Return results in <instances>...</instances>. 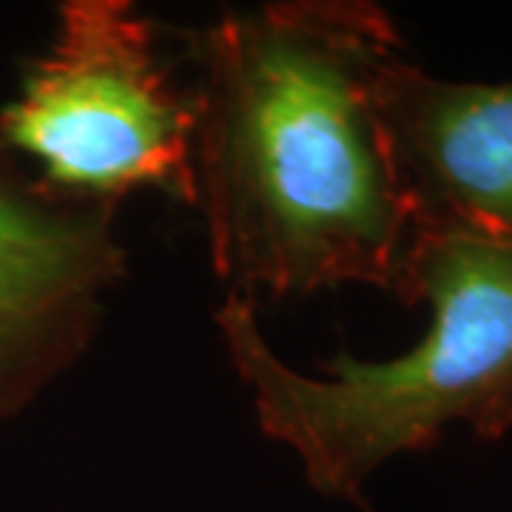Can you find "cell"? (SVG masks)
<instances>
[{"label": "cell", "mask_w": 512, "mask_h": 512, "mask_svg": "<svg viewBox=\"0 0 512 512\" xmlns=\"http://www.w3.org/2000/svg\"><path fill=\"white\" fill-rule=\"evenodd\" d=\"M111 214L49 191L0 151V419L86 348L100 296L123 276Z\"/></svg>", "instance_id": "cell-4"}, {"label": "cell", "mask_w": 512, "mask_h": 512, "mask_svg": "<svg viewBox=\"0 0 512 512\" xmlns=\"http://www.w3.org/2000/svg\"><path fill=\"white\" fill-rule=\"evenodd\" d=\"M396 296L430 305L424 339L390 362L342 353L325 365L328 379L299 376L276 356L248 296L231 293L217 311L262 433L302 458L322 495L362 504L387 458L433 447L453 424L490 441L512 430V239L421 225Z\"/></svg>", "instance_id": "cell-2"}, {"label": "cell", "mask_w": 512, "mask_h": 512, "mask_svg": "<svg viewBox=\"0 0 512 512\" xmlns=\"http://www.w3.org/2000/svg\"><path fill=\"white\" fill-rule=\"evenodd\" d=\"M194 89L177 86L157 32L128 0L60 3L55 46L0 109V151L37 163L60 197L117 208L137 188L197 205Z\"/></svg>", "instance_id": "cell-3"}, {"label": "cell", "mask_w": 512, "mask_h": 512, "mask_svg": "<svg viewBox=\"0 0 512 512\" xmlns=\"http://www.w3.org/2000/svg\"><path fill=\"white\" fill-rule=\"evenodd\" d=\"M376 109L416 228L512 239V80L450 83L399 52L376 77Z\"/></svg>", "instance_id": "cell-5"}, {"label": "cell", "mask_w": 512, "mask_h": 512, "mask_svg": "<svg viewBox=\"0 0 512 512\" xmlns=\"http://www.w3.org/2000/svg\"><path fill=\"white\" fill-rule=\"evenodd\" d=\"M197 205L237 296L399 293L416 234L376 109L402 35L367 0H282L191 32Z\"/></svg>", "instance_id": "cell-1"}]
</instances>
